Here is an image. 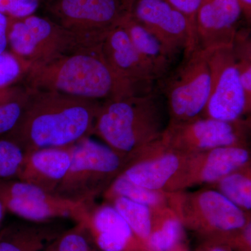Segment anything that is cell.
<instances>
[{
  "mask_svg": "<svg viewBox=\"0 0 251 251\" xmlns=\"http://www.w3.org/2000/svg\"><path fill=\"white\" fill-rule=\"evenodd\" d=\"M29 89L103 102L145 93L155 86L140 85L112 70L100 46L86 48L42 64H32L24 76Z\"/></svg>",
  "mask_w": 251,
  "mask_h": 251,
  "instance_id": "cell-1",
  "label": "cell"
},
{
  "mask_svg": "<svg viewBox=\"0 0 251 251\" xmlns=\"http://www.w3.org/2000/svg\"><path fill=\"white\" fill-rule=\"evenodd\" d=\"M30 90L22 117L2 138L17 144L25 152L71 146L93 134L102 103L57 92Z\"/></svg>",
  "mask_w": 251,
  "mask_h": 251,
  "instance_id": "cell-2",
  "label": "cell"
},
{
  "mask_svg": "<svg viewBox=\"0 0 251 251\" xmlns=\"http://www.w3.org/2000/svg\"><path fill=\"white\" fill-rule=\"evenodd\" d=\"M169 123L166 99L156 85L150 92L102 103L93 134L130 163L144 148L161 139Z\"/></svg>",
  "mask_w": 251,
  "mask_h": 251,
  "instance_id": "cell-3",
  "label": "cell"
},
{
  "mask_svg": "<svg viewBox=\"0 0 251 251\" xmlns=\"http://www.w3.org/2000/svg\"><path fill=\"white\" fill-rule=\"evenodd\" d=\"M72 153L69 171L54 194L89 206L130 163L128 158L90 136L72 145Z\"/></svg>",
  "mask_w": 251,
  "mask_h": 251,
  "instance_id": "cell-4",
  "label": "cell"
},
{
  "mask_svg": "<svg viewBox=\"0 0 251 251\" xmlns=\"http://www.w3.org/2000/svg\"><path fill=\"white\" fill-rule=\"evenodd\" d=\"M168 106L170 123H181L202 117L211 90L208 51L196 48L166 77L156 82Z\"/></svg>",
  "mask_w": 251,
  "mask_h": 251,
  "instance_id": "cell-5",
  "label": "cell"
},
{
  "mask_svg": "<svg viewBox=\"0 0 251 251\" xmlns=\"http://www.w3.org/2000/svg\"><path fill=\"white\" fill-rule=\"evenodd\" d=\"M8 44L11 52L29 67L96 47L47 18L31 15L23 18L8 17Z\"/></svg>",
  "mask_w": 251,
  "mask_h": 251,
  "instance_id": "cell-6",
  "label": "cell"
},
{
  "mask_svg": "<svg viewBox=\"0 0 251 251\" xmlns=\"http://www.w3.org/2000/svg\"><path fill=\"white\" fill-rule=\"evenodd\" d=\"M132 6L128 0H52L49 11L54 22L97 46L122 24Z\"/></svg>",
  "mask_w": 251,
  "mask_h": 251,
  "instance_id": "cell-7",
  "label": "cell"
},
{
  "mask_svg": "<svg viewBox=\"0 0 251 251\" xmlns=\"http://www.w3.org/2000/svg\"><path fill=\"white\" fill-rule=\"evenodd\" d=\"M250 128L249 119L225 122L201 117L169 124L161 140L172 150L193 155L223 147H247Z\"/></svg>",
  "mask_w": 251,
  "mask_h": 251,
  "instance_id": "cell-8",
  "label": "cell"
},
{
  "mask_svg": "<svg viewBox=\"0 0 251 251\" xmlns=\"http://www.w3.org/2000/svg\"><path fill=\"white\" fill-rule=\"evenodd\" d=\"M0 201L6 211L31 222L69 219L76 224L82 221L91 207L17 179L0 184Z\"/></svg>",
  "mask_w": 251,
  "mask_h": 251,
  "instance_id": "cell-9",
  "label": "cell"
},
{
  "mask_svg": "<svg viewBox=\"0 0 251 251\" xmlns=\"http://www.w3.org/2000/svg\"><path fill=\"white\" fill-rule=\"evenodd\" d=\"M208 51L211 90L202 117L225 122L243 120L250 113L232 45Z\"/></svg>",
  "mask_w": 251,
  "mask_h": 251,
  "instance_id": "cell-10",
  "label": "cell"
},
{
  "mask_svg": "<svg viewBox=\"0 0 251 251\" xmlns=\"http://www.w3.org/2000/svg\"><path fill=\"white\" fill-rule=\"evenodd\" d=\"M132 17L176 53L195 49V33L187 18L167 0H135Z\"/></svg>",
  "mask_w": 251,
  "mask_h": 251,
  "instance_id": "cell-11",
  "label": "cell"
},
{
  "mask_svg": "<svg viewBox=\"0 0 251 251\" xmlns=\"http://www.w3.org/2000/svg\"><path fill=\"white\" fill-rule=\"evenodd\" d=\"M242 17L238 0H202L195 19V49L232 45Z\"/></svg>",
  "mask_w": 251,
  "mask_h": 251,
  "instance_id": "cell-12",
  "label": "cell"
},
{
  "mask_svg": "<svg viewBox=\"0 0 251 251\" xmlns=\"http://www.w3.org/2000/svg\"><path fill=\"white\" fill-rule=\"evenodd\" d=\"M249 160L250 152L247 147H223L188 155L176 186L179 188L198 183L218 182L227 175L242 169Z\"/></svg>",
  "mask_w": 251,
  "mask_h": 251,
  "instance_id": "cell-13",
  "label": "cell"
},
{
  "mask_svg": "<svg viewBox=\"0 0 251 251\" xmlns=\"http://www.w3.org/2000/svg\"><path fill=\"white\" fill-rule=\"evenodd\" d=\"M155 156L135 160L122 172L127 179L137 185L155 191H162L171 186L181 173L188 155L168 148L161 139L151 143Z\"/></svg>",
  "mask_w": 251,
  "mask_h": 251,
  "instance_id": "cell-14",
  "label": "cell"
},
{
  "mask_svg": "<svg viewBox=\"0 0 251 251\" xmlns=\"http://www.w3.org/2000/svg\"><path fill=\"white\" fill-rule=\"evenodd\" d=\"M77 224V223H76ZM99 251H137L139 239L110 203L91 206L81 222Z\"/></svg>",
  "mask_w": 251,
  "mask_h": 251,
  "instance_id": "cell-15",
  "label": "cell"
},
{
  "mask_svg": "<svg viewBox=\"0 0 251 251\" xmlns=\"http://www.w3.org/2000/svg\"><path fill=\"white\" fill-rule=\"evenodd\" d=\"M72 146L25 151L17 179L54 193L69 171Z\"/></svg>",
  "mask_w": 251,
  "mask_h": 251,
  "instance_id": "cell-16",
  "label": "cell"
},
{
  "mask_svg": "<svg viewBox=\"0 0 251 251\" xmlns=\"http://www.w3.org/2000/svg\"><path fill=\"white\" fill-rule=\"evenodd\" d=\"M100 49L104 59L120 76L140 85H156L152 70L138 53L122 24L108 33Z\"/></svg>",
  "mask_w": 251,
  "mask_h": 251,
  "instance_id": "cell-17",
  "label": "cell"
},
{
  "mask_svg": "<svg viewBox=\"0 0 251 251\" xmlns=\"http://www.w3.org/2000/svg\"><path fill=\"white\" fill-rule=\"evenodd\" d=\"M195 211L206 227L223 234L242 230L248 221L244 211L217 191L198 193L193 200Z\"/></svg>",
  "mask_w": 251,
  "mask_h": 251,
  "instance_id": "cell-18",
  "label": "cell"
},
{
  "mask_svg": "<svg viewBox=\"0 0 251 251\" xmlns=\"http://www.w3.org/2000/svg\"><path fill=\"white\" fill-rule=\"evenodd\" d=\"M122 25L138 53L151 68L157 82L166 77L182 58V55L168 47L132 17L130 13Z\"/></svg>",
  "mask_w": 251,
  "mask_h": 251,
  "instance_id": "cell-19",
  "label": "cell"
},
{
  "mask_svg": "<svg viewBox=\"0 0 251 251\" xmlns=\"http://www.w3.org/2000/svg\"><path fill=\"white\" fill-rule=\"evenodd\" d=\"M63 230L54 221L16 223L0 230V251H44Z\"/></svg>",
  "mask_w": 251,
  "mask_h": 251,
  "instance_id": "cell-20",
  "label": "cell"
},
{
  "mask_svg": "<svg viewBox=\"0 0 251 251\" xmlns=\"http://www.w3.org/2000/svg\"><path fill=\"white\" fill-rule=\"evenodd\" d=\"M26 85H11L0 88V138L14 129L22 117L30 97Z\"/></svg>",
  "mask_w": 251,
  "mask_h": 251,
  "instance_id": "cell-21",
  "label": "cell"
},
{
  "mask_svg": "<svg viewBox=\"0 0 251 251\" xmlns=\"http://www.w3.org/2000/svg\"><path fill=\"white\" fill-rule=\"evenodd\" d=\"M108 202L121 214L139 240L148 241L153 227L151 208L120 196L110 198Z\"/></svg>",
  "mask_w": 251,
  "mask_h": 251,
  "instance_id": "cell-22",
  "label": "cell"
},
{
  "mask_svg": "<svg viewBox=\"0 0 251 251\" xmlns=\"http://www.w3.org/2000/svg\"><path fill=\"white\" fill-rule=\"evenodd\" d=\"M107 201L110 198L124 197L151 208L163 206L165 193L162 191H151L134 184L121 173L117 176L108 189L103 193Z\"/></svg>",
  "mask_w": 251,
  "mask_h": 251,
  "instance_id": "cell-23",
  "label": "cell"
},
{
  "mask_svg": "<svg viewBox=\"0 0 251 251\" xmlns=\"http://www.w3.org/2000/svg\"><path fill=\"white\" fill-rule=\"evenodd\" d=\"M182 221L171 211H165V215L156 226H153L149 237L148 246L151 251H173L182 238Z\"/></svg>",
  "mask_w": 251,
  "mask_h": 251,
  "instance_id": "cell-24",
  "label": "cell"
},
{
  "mask_svg": "<svg viewBox=\"0 0 251 251\" xmlns=\"http://www.w3.org/2000/svg\"><path fill=\"white\" fill-rule=\"evenodd\" d=\"M232 53L248 105L251 107V39L250 27H241L232 44Z\"/></svg>",
  "mask_w": 251,
  "mask_h": 251,
  "instance_id": "cell-25",
  "label": "cell"
},
{
  "mask_svg": "<svg viewBox=\"0 0 251 251\" xmlns=\"http://www.w3.org/2000/svg\"><path fill=\"white\" fill-rule=\"evenodd\" d=\"M219 192L243 211L251 209L250 173L242 169L231 173L218 181Z\"/></svg>",
  "mask_w": 251,
  "mask_h": 251,
  "instance_id": "cell-26",
  "label": "cell"
},
{
  "mask_svg": "<svg viewBox=\"0 0 251 251\" xmlns=\"http://www.w3.org/2000/svg\"><path fill=\"white\" fill-rule=\"evenodd\" d=\"M44 251H99L91 245V239L83 225L75 224L64 229L48 244Z\"/></svg>",
  "mask_w": 251,
  "mask_h": 251,
  "instance_id": "cell-27",
  "label": "cell"
},
{
  "mask_svg": "<svg viewBox=\"0 0 251 251\" xmlns=\"http://www.w3.org/2000/svg\"><path fill=\"white\" fill-rule=\"evenodd\" d=\"M25 151L17 144L0 138V184L17 179Z\"/></svg>",
  "mask_w": 251,
  "mask_h": 251,
  "instance_id": "cell-28",
  "label": "cell"
},
{
  "mask_svg": "<svg viewBox=\"0 0 251 251\" xmlns=\"http://www.w3.org/2000/svg\"><path fill=\"white\" fill-rule=\"evenodd\" d=\"M29 65L11 52L0 54V88L14 85L24 76Z\"/></svg>",
  "mask_w": 251,
  "mask_h": 251,
  "instance_id": "cell-29",
  "label": "cell"
},
{
  "mask_svg": "<svg viewBox=\"0 0 251 251\" xmlns=\"http://www.w3.org/2000/svg\"><path fill=\"white\" fill-rule=\"evenodd\" d=\"M39 4V0H0V13L8 17L23 18L31 16Z\"/></svg>",
  "mask_w": 251,
  "mask_h": 251,
  "instance_id": "cell-30",
  "label": "cell"
},
{
  "mask_svg": "<svg viewBox=\"0 0 251 251\" xmlns=\"http://www.w3.org/2000/svg\"><path fill=\"white\" fill-rule=\"evenodd\" d=\"M187 18L195 33V19L202 0H167Z\"/></svg>",
  "mask_w": 251,
  "mask_h": 251,
  "instance_id": "cell-31",
  "label": "cell"
},
{
  "mask_svg": "<svg viewBox=\"0 0 251 251\" xmlns=\"http://www.w3.org/2000/svg\"><path fill=\"white\" fill-rule=\"evenodd\" d=\"M8 16L0 13V54L6 52L8 44Z\"/></svg>",
  "mask_w": 251,
  "mask_h": 251,
  "instance_id": "cell-32",
  "label": "cell"
},
{
  "mask_svg": "<svg viewBox=\"0 0 251 251\" xmlns=\"http://www.w3.org/2000/svg\"><path fill=\"white\" fill-rule=\"evenodd\" d=\"M242 9L243 16L250 24L251 19V0H238Z\"/></svg>",
  "mask_w": 251,
  "mask_h": 251,
  "instance_id": "cell-33",
  "label": "cell"
},
{
  "mask_svg": "<svg viewBox=\"0 0 251 251\" xmlns=\"http://www.w3.org/2000/svg\"><path fill=\"white\" fill-rule=\"evenodd\" d=\"M6 212H7V211H6L4 204L0 201V228H1V224H2L3 221H4L5 214Z\"/></svg>",
  "mask_w": 251,
  "mask_h": 251,
  "instance_id": "cell-34",
  "label": "cell"
},
{
  "mask_svg": "<svg viewBox=\"0 0 251 251\" xmlns=\"http://www.w3.org/2000/svg\"><path fill=\"white\" fill-rule=\"evenodd\" d=\"M207 251H229L226 248L223 247H214L209 249Z\"/></svg>",
  "mask_w": 251,
  "mask_h": 251,
  "instance_id": "cell-35",
  "label": "cell"
},
{
  "mask_svg": "<svg viewBox=\"0 0 251 251\" xmlns=\"http://www.w3.org/2000/svg\"><path fill=\"white\" fill-rule=\"evenodd\" d=\"M128 1H130V2H131L132 4H133V3L135 2V0H128Z\"/></svg>",
  "mask_w": 251,
  "mask_h": 251,
  "instance_id": "cell-36",
  "label": "cell"
}]
</instances>
